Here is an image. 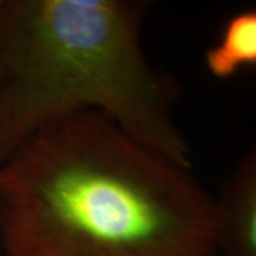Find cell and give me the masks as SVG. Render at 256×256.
I'll return each mask as SVG.
<instances>
[{
  "label": "cell",
  "mask_w": 256,
  "mask_h": 256,
  "mask_svg": "<svg viewBox=\"0 0 256 256\" xmlns=\"http://www.w3.org/2000/svg\"><path fill=\"white\" fill-rule=\"evenodd\" d=\"M217 232L191 168L100 112L44 128L0 164L5 256H218Z\"/></svg>",
  "instance_id": "6da1fadb"
},
{
  "label": "cell",
  "mask_w": 256,
  "mask_h": 256,
  "mask_svg": "<svg viewBox=\"0 0 256 256\" xmlns=\"http://www.w3.org/2000/svg\"><path fill=\"white\" fill-rule=\"evenodd\" d=\"M147 0H2L0 164L44 128L100 112L134 140L192 168L176 124L182 84L150 62Z\"/></svg>",
  "instance_id": "7a4b0ae2"
},
{
  "label": "cell",
  "mask_w": 256,
  "mask_h": 256,
  "mask_svg": "<svg viewBox=\"0 0 256 256\" xmlns=\"http://www.w3.org/2000/svg\"><path fill=\"white\" fill-rule=\"evenodd\" d=\"M217 249L223 256H256V148L252 147L214 197Z\"/></svg>",
  "instance_id": "3957f363"
},
{
  "label": "cell",
  "mask_w": 256,
  "mask_h": 256,
  "mask_svg": "<svg viewBox=\"0 0 256 256\" xmlns=\"http://www.w3.org/2000/svg\"><path fill=\"white\" fill-rule=\"evenodd\" d=\"M206 66L214 78L228 80L256 66V11L244 8L229 16L220 36L204 54Z\"/></svg>",
  "instance_id": "277c9868"
},
{
  "label": "cell",
  "mask_w": 256,
  "mask_h": 256,
  "mask_svg": "<svg viewBox=\"0 0 256 256\" xmlns=\"http://www.w3.org/2000/svg\"><path fill=\"white\" fill-rule=\"evenodd\" d=\"M0 5H2V0H0Z\"/></svg>",
  "instance_id": "5b68a950"
}]
</instances>
